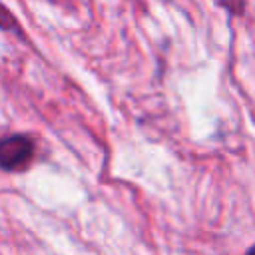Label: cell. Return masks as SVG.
Wrapping results in <instances>:
<instances>
[{
	"label": "cell",
	"mask_w": 255,
	"mask_h": 255,
	"mask_svg": "<svg viewBox=\"0 0 255 255\" xmlns=\"http://www.w3.org/2000/svg\"><path fill=\"white\" fill-rule=\"evenodd\" d=\"M34 155V143L26 135H8L0 139V167L6 171H20L28 167Z\"/></svg>",
	"instance_id": "6da1fadb"
}]
</instances>
